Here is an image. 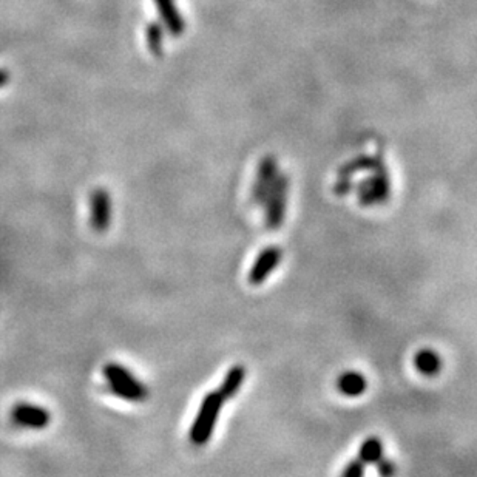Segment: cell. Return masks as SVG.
Listing matches in <instances>:
<instances>
[{"label": "cell", "mask_w": 477, "mask_h": 477, "mask_svg": "<svg viewBox=\"0 0 477 477\" xmlns=\"http://www.w3.org/2000/svg\"><path fill=\"white\" fill-rule=\"evenodd\" d=\"M224 395L219 389L217 391H210L209 394L204 395L201 406L195 417L192 428L189 432L190 442L197 447H203L210 441V437L215 431V425L218 422L219 412L223 410L224 405Z\"/></svg>", "instance_id": "obj_1"}, {"label": "cell", "mask_w": 477, "mask_h": 477, "mask_svg": "<svg viewBox=\"0 0 477 477\" xmlns=\"http://www.w3.org/2000/svg\"><path fill=\"white\" fill-rule=\"evenodd\" d=\"M111 199L105 189H96L91 195V225L96 232H105L111 223Z\"/></svg>", "instance_id": "obj_7"}, {"label": "cell", "mask_w": 477, "mask_h": 477, "mask_svg": "<svg viewBox=\"0 0 477 477\" xmlns=\"http://www.w3.org/2000/svg\"><path fill=\"white\" fill-rule=\"evenodd\" d=\"M277 161L272 156L263 159L258 166V172H256V179L254 186V201L256 206H266V201L271 195L275 181L278 178L277 172Z\"/></svg>", "instance_id": "obj_4"}, {"label": "cell", "mask_w": 477, "mask_h": 477, "mask_svg": "<svg viewBox=\"0 0 477 477\" xmlns=\"http://www.w3.org/2000/svg\"><path fill=\"white\" fill-rule=\"evenodd\" d=\"M159 5L164 8V17H166V21L167 23L170 25V28H178L179 27V21H178V17L177 14H175V11L173 8H170V0H159Z\"/></svg>", "instance_id": "obj_12"}, {"label": "cell", "mask_w": 477, "mask_h": 477, "mask_svg": "<svg viewBox=\"0 0 477 477\" xmlns=\"http://www.w3.org/2000/svg\"><path fill=\"white\" fill-rule=\"evenodd\" d=\"M338 389L344 395H349V397H355V395H360L365 392L366 389V379L365 375L355 371H349L340 375V379L337 381Z\"/></svg>", "instance_id": "obj_9"}, {"label": "cell", "mask_w": 477, "mask_h": 477, "mask_svg": "<svg viewBox=\"0 0 477 477\" xmlns=\"http://www.w3.org/2000/svg\"><path fill=\"white\" fill-rule=\"evenodd\" d=\"M360 474H363V462L360 459L351 462L349 465L343 469V476H360Z\"/></svg>", "instance_id": "obj_13"}, {"label": "cell", "mask_w": 477, "mask_h": 477, "mask_svg": "<svg viewBox=\"0 0 477 477\" xmlns=\"http://www.w3.org/2000/svg\"><path fill=\"white\" fill-rule=\"evenodd\" d=\"M416 366L420 373L423 374H434L437 373L439 366H441V362H439V357L436 353H431V351H422L416 357Z\"/></svg>", "instance_id": "obj_10"}, {"label": "cell", "mask_w": 477, "mask_h": 477, "mask_svg": "<svg viewBox=\"0 0 477 477\" xmlns=\"http://www.w3.org/2000/svg\"><path fill=\"white\" fill-rule=\"evenodd\" d=\"M246 375H247V369L243 365H234L229 369L228 374L224 375L221 386H219V391H221L225 400L235 397L238 391L241 389L244 380H246Z\"/></svg>", "instance_id": "obj_8"}, {"label": "cell", "mask_w": 477, "mask_h": 477, "mask_svg": "<svg viewBox=\"0 0 477 477\" xmlns=\"http://www.w3.org/2000/svg\"><path fill=\"white\" fill-rule=\"evenodd\" d=\"M281 256H283V252H281V249L277 246H269L265 250H261L249 272V283L254 286H260L265 283L269 275H271L280 265Z\"/></svg>", "instance_id": "obj_5"}, {"label": "cell", "mask_w": 477, "mask_h": 477, "mask_svg": "<svg viewBox=\"0 0 477 477\" xmlns=\"http://www.w3.org/2000/svg\"><path fill=\"white\" fill-rule=\"evenodd\" d=\"M12 420H14L19 426H23V428L43 430L52 422V414L42 406L19 403L14 406V410H12Z\"/></svg>", "instance_id": "obj_6"}, {"label": "cell", "mask_w": 477, "mask_h": 477, "mask_svg": "<svg viewBox=\"0 0 477 477\" xmlns=\"http://www.w3.org/2000/svg\"><path fill=\"white\" fill-rule=\"evenodd\" d=\"M107 380V389L119 399L129 401H141L147 399L148 389L137 380L127 368L119 363H107L102 369Z\"/></svg>", "instance_id": "obj_2"}, {"label": "cell", "mask_w": 477, "mask_h": 477, "mask_svg": "<svg viewBox=\"0 0 477 477\" xmlns=\"http://www.w3.org/2000/svg\"><path fill=\"white\" fill-rule=\"evenodd\" d=\"M381 456V443L379 442V439H368V441L362 445L359 457L363 463H374L380 461Z\"/></svg>", "instance_id": "obj_11"}, {"label": "cell", "mask_w": 477, "mask_h": 477, "mask_svg": "<svg viewBox=\"0 0 477 477\" xmlns=\"http://www.w3.org/2000/svg\"><path fill=\"white\" fill-rule=\"evenodd\" d=\"M289 193V178L287 175H278L275 186L266 201V225L269 230H277L281 228L286 217Z\"/></svg>", "instance_id": "obj_3"}]
</instances>
